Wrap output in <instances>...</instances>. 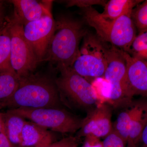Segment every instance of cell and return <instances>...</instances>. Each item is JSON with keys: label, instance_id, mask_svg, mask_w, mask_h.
I'll return each mask as SVG.
<instances>
[{"label": "cell", "instance_id": "obj_18", "mask_svg": "<svg viewBox=\"0 0 147 147\" xmlns=\"http://www.w3.org/2000/svg\"><path fill=\"white\" fill-rule=\"evenodd\" d=\"M19 84V78L15 72L0 74V104L13 94Z\"/></svg>", "mask_w": 147, "mask_h": 147}, {"label": "cell", "instance_id": "obj_25", "mask_svg": "<svg viewBox=\"0 0 147 147\" xmlns=\"http://www.w3.org/2000/svg\"><path fill=\"white\" fill-rule=\"evenodd\" d=\"M139 143L142 144V147H147V123L142 131Z\"/></svg>", "mask_w": 147, "mask_h": 147}, {"label": "cell", "instance_id": "obj_16", "mask_svg": "<svg viewBox=\"0 0 147 147\" xmlns=\"http://www.w3.org/2000/svg\"><path fill=\"white\" fill-rule=\"evenodd\" d=\"M143 1L110 0L107 1L101 13L103 18L114 20L126 13H131L133 9Z\"/></svg>", "mask_w": 147, "mask_h": 147}, {"label": "cell", "instance_id": "obj_34", "mask_svg": "<svg viewBox=\"0 0 147 147\" xmlns=\"http://www.w3.org/2000/svg\"><path fill=\"white\" fill-rule=\"evenodd\" d=\"M44 147L43 146H37V147Z\"/></svg>", "mask_w": 147, "mask_h": 147}, {"label": "cell", "instance_id": "obj_29", "mask_svg": "<svg viewBox=\"0 0 147 147\" xmlns=\"http://www.w3.org/2000/svg\"><path fill=\"white\" fill-rule=\"evenodd\" d=\"M2 120L1 117V113H0V131L1 130L2 127Z\"/></svg>", "mask_w": 147, "mask_h": 147}, {"label": "cell", "instance_id": "obj_32", "mask_svg": "<svg viewBox=\"0 0 147 147\" xmlns=\"http://www.w3.org/2000/svg\"><path fill=\"white\" fill-rule=\"evenodd\" d=\"M5 21H4L3 22H1V23H0V28H1L2 26H3V25L4 24V22Z\"/></svg>", "mask_w": 147, "mask_h": 147}, {"label": "cell", "instance_id": "obj_10", "mask_svg": "<svg viewBox=\"0 0 147 147\" xmlns=\"http://www.w3.org/2000/svg\"><path fill=\"white\" fill-rule=\"evenodd\" d=\"M113 109L110 104L104 103L87 113L76 137L100 138L108 136L113 130Z\"/></svg>", "mask_w": 147, "mask_h": 147}, {"label": "cell", "instance_id": "obj_4", "mask_svg": "<svg viewBox=\"0 0 147 147\" xmlns=\"http://www.w3.org/2000/svg\"><path fill=\"white\" fill-rule=\"evenodd\" d=\"M57 67L60 74L55 82L63 103L86 113L98 105L96 92L86 79L71 67L61 66Z\"/></svg>", "mask_w": 147, "mask_h": 147}, {"label": "cell", "instance_id": "obj_8", "mask_svg": "<svg viewBox=\"0 0 147 147\" xmlns=\"http://www.w3.org/2000/svg\"><path fill=\"white\" fill-rule=\"evenodd\" d=\"M10 37L11 66L19 77L34 73L39 63L24 35V26L18 17L7 18Z\"/></svg>", "mask_w": 147, "mask_h": 147}, {"label": "cell", "instance_id": "obj_6", "mask_svg": "<svg viewBox=\"0 0 147 147\" xmlns=\"http://www.w3.org/2000/svg\"><path fill=\"white\" fill-rule=\"evenodd\" d=\"M11 112L53 131L74 133L82 127L84 118L63 108H19L9 109Z\"/></svg>", "mask_w": 147, "mask_h": 147}, {"label": "cell", "instance_id": "obj_13", "mask_svg": "<svg viewBox=\"0 0 147 147\" xmlns=\"http://www.w3.org/2000/svg\"><path fill=\"white\" fill-rule=\"evenodd\" d=\"M52 143V136L47 128L26 121L21 134L20 147H45Z\"/></svg>", "mask_w": 147, "mask_h": 147}, {"label": "cell", "instance_id": "obj_27", "mask_svg": "<svg viewBox=\"0 0 147 147\" xmlns=\"http://www.w3.org/2000/svg\"><path fill=\"white\" fill-rule=\"evenodd\" d=\"M125 147H137V145L131 140H128Z\"/></svg>", "mask_w": 147, "mask_h": 147}, {"label": "cell", "instance_id": "obj_1", "mask_svg": "<svg viewBox=\"0 0 147 147\" xmlns=\"http://www.w3.org/2000/svg\"><path fill=\"white\" fill-rule=\"evenodd\" d=\"M19 78L18 88L8 100L0 104V109L63 108L55 80L39 73Z\"/></svg>", "mask_w": 147, "mask_h": 147}, {"label": "cell", "instance_id": "obj_24", "mask_svg": "<svg viewBox=\"0 0 147 147\" xmlns=\"http://www.w3.org/2000/svg\"><path fill=\"white\" fill-rule=\"evenodd\" d=\"M0 147H15L11 143L6 135L3 125L0 131Z\"/></svg>", "mask_w": 147, "mask_h": 147}, {"label": "cell", "instance_id": "obj_12", "mask_svg": "<svg viewBox=\"0 0 147 147\" xmlns=\"http://www.w3.org/2000/svg\"><path fill=\"white\" fill-rule=\"evenodd\" d=\"M9 2L14 7L13 14L24 26L52 14L49 7L51 1L40 2L35 0H12Z\"/></svg>", "mask_w": 147, "mask_h": 147}, {"label": "cell", "instance_id": "obj_30", "mask_svg": "<svg viewBox=\"0 0 147 147\" xmlns=\"http://www.w3.org/2000/svg\"><path fill=\"white\" fill-rule=\"evenodd\" d=\"M4 3L3 1H0V8L4 7Z\"/></svg>", "mask_w": 147, "mask_h": 147}, {"label": "cell", "instance_id": "obj_33", "mask_svg": "<svg viewBox=\"0 0 147 147\" xmlns=\"http://www.w3.org/2000/svg\"><path fill=\"white\" fill-rule=\"evenodd\" d=\"M77 144H76L74 145V146L71 147H77Z\"/></svg>", "mask_w": 147, "mask_h": 147}, {"label": "cell", "instance_id": "obj_26", "mask_svg": "<svg viewBox=\"0 0 147 147\" xmlns=\"http://www.w3.org/2000/svg\"><path fill=\"white\" fill-rule=\"evenodd\" d=\"M5 20L4 8V7L0 8V23L3 22Z\"/></svg>", "mask_w": 147, "mask_h": 147}, {"label": "cell", "instance_id": "obj_21", "mask_svg": "<svg viewBox=\"0 0 147 147\" xmlns=\"http://www.w3.org/2000/svg\"><path fill=\"white\" fill-rule=\"evenodd\" d=\"M127 143L114 130L105 137L102 143V147H125Z\"/></svg>", "mask_w": 147, "mask_h": 147}, {"label": "cell", "instance_id": "obj_19", "mask_svg": "<svg viewBox=\"0 0 147 147\" xmlns=\"http://www.w3.org/2000/svg\"><path fill=\"white\" fill-rule=\"evenodd\" d=\"M131 18L138 34L147 30V0L143 1L132 11Z\"/></svg>", "mask_w": 147, "mask_h": 147}, {"label": "cell", "instance_id": "obj_31", "mask_svg": "<svg viewBox=\"0 0 147 147\" xmlns=\"http://www.w3.org/2000/svg\"><path fill=\"white\" fill-rule=\"evenodd\" d=\"M55 143H52L48 145L46 147H55Z\"/></svg>", "mask_w": 147, "mask_h": 147}, {"label": "cell", "instance_id": "obj_11", "mask_svg": "<svg viewBox=\"0 0 147 147\" xmlns=\"http://www.w3.org/2000/svg\"><path fill=\"white\" fill-rule=\"evenodd\" d=\"M126 63V82L130 97H147V61L122 50Z\"/></svg>", "mask_w": 147, "mask_h": 147}, {"label": "cell", "instance_id": "obj_23", "mask_svg": "<svg viewBox=\"0 0 147 147\" xmlns=\"http://www.w3.org/2000/svg\"><path fill=\"white\" fill-rule=\"evenodd\" d=\"M79 137H66L59 142L55 143V147H71L78 144Z\"/></svg>", "mask_w": 147, "mask_h": 147}, {"label": "cell", "instance_id": "obj_15", "mask_svg": "<svg viewBox=\"0 0 147 147\" xmlns=\"http://www.w3.org/2000/svg\"><path fill=\"white\" fill-rule=\"evenodd\" d=\"M142 105L135 104L132 102L126 107L120 109V111L115 121L113 124V130L126 143L128 139L129 131L132 120Z\"/></svg>", "mask_w": 147, "mask_h": 147}, {"label": "cell", "instance_id": "obj_14", "mask_svg": "<svg viewBox=\"0 0 147 147\" xmlns=\"http://www.w3.org/2000/svg\"><path fill=\"white\" fill-rule=\"evenodd\" d=\"M3 126L6 135L14 146L20 147L21 136L26 119L8 110L1 113Z\"/></svg>", "mask_w": 147, "mask_h": 147}, {"label": "cell", "instance_id": "obj_28", "mask_svg": "<svg viewBox=\"0 0 147 147\" xmlns=\"http://www.w3.org/2000/svg\"><path fill=\"white\" fill-rule=\"evenodd\" d=\"M144 120L145 125H146L147 123V104H146L145 106L144 113Z\"/></svg>", "mask_w": 147, "mask_h": 147}, {"label": "cell", "instance_id": "obj_20", "mask_svg": "<svg viewBox=\"0 0 147 147\" xmlns=\"http://www.w3.org/2000/svg\"><path fill=\"white\" fill-rule=\"evenodd\" d=\"M127 53L147 61V30L138 34Z\"/></svg>", "mask_w": 147, "mask_h": 147}, {"label": "cell", "instance_id": "obj_22", "mask_svg": "<svg viewBox=\"0 0 147 147\" xmlns=\"http://www.w3.org/2000/svg\"><path fill=\"white\" fill-rule=\"evenodd\" d=\"M108 1L105 0H70L65 1L67 7L76 6L81 8L92 7L94 5H102L104 7Z\"/></svg>", "mask_w": 147, "mask_h": 147}, {"label": "cell", "instance_id": "obj_3", "mask_svg": "<svg viewBox=\"0 0 147 147\" xmlns=\"http://www.w3.org/2000/svg\"><path fill=\"white\" fill-rule=\"evenodd\" d=\"M84 21L94 29L96 34L104 42L128 53L137 31L131 18L126 13L114 20L103 18L92 7L82 8Z\"/></svg>", "mask_w": 147, "mask_h": 147}, {"label": "cell", "instance_id": "obj_17", "mask_svg": "<svg viewBox=\"0 0 147 147\" xmlns=\"http://www.w3.org/2000/svg\"><path fill=\"white\" fill-rule=\"evenodd\" d=\"M9 72H15L11 62L10 37L6 18L0 28V74Z\"/></svg>", "mask_w": 147, "mask_h": 147}, {"label": "cell", "instance_id": "obj_7", "mask_svg": "<svg viewBox=\"0 0 147 147\" xmlns=\"http://www.w3.org/2000/svg\"><path fill=\"white\" fill-rule=\"evenodd\" d=\"M103 77L110 85L108 98L113 108L120 109L132 102L126 82V63L122 50L111 45Z\"/></svg>", "mask_w": 147, "mask_h": 147}, {"label": "cell", "instance_id": "obj_2", "mask_svg": "<svg viewBox=\"0 0 147 147\" xmlns=\"http://www.w3.org/2000/svg\"><path fill=\"white\" fill-rule=\"evenodd\" d=\"M88 31L82 21L68 15H59L46 55L48 61L59 66L71 67L80 52L79 45Z\"/></svg>", "mask_w": 147, "mask_h": 147}, {"label": "cell", "instance_id": "obj_5", "mask_svg": "<svg viewBox=\"0 0 147 147\" xmlns=\"http://www.w3.org/2000/svg\"><path fill=\"white\" fill-rule=\"evenodd\" d=\"M79 56L71 66L84 78L103 77L107 67L110 44L88 32L83 39Z\"/></svg>", "mask_w": 147, "mask_h": 147}, {"label": "cell", "instance_id": "obj_9", "mask_svg": "<svg viewBox=\"0 0 147 147\" xmlns=\"http://www.w3.org/2000/svg\"><path fill=\"white\" fill-rule=\"evenodd\" d=\"M55 28L52 14L24 25V35L35 54L38 62L44 60Z\"/></svg>", "mask_w": 147, "mask_h": 147}]
</instances>
